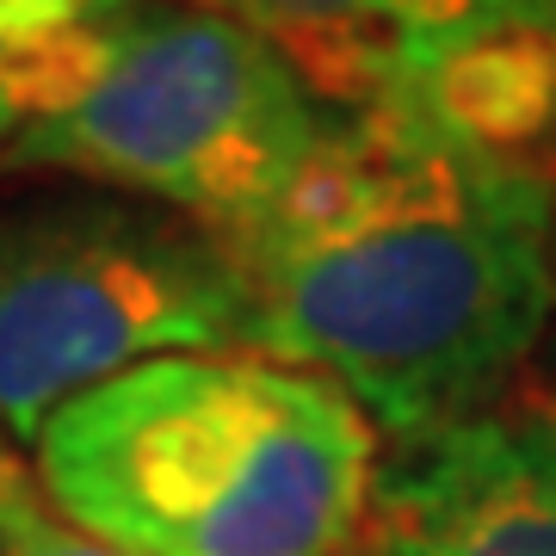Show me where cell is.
<instances>
[{
  "label": "cell",
  "mask_w": 556,
  "mask_h": 556,
  "mask_svg": "<svg viewBox=\"0 0 556 556\" xmlns=\"http://www.w3.org/2000/svg\"><path fill=\"white\" fill-rule=\"evenodd\" d=\"M328 105L254 25L192 0H130L100 25L75 100L7 142L0 167L68 174L241 241L309 167Z\"/></svg>",
  "instance_id": "3"
},
{
  "label": "cell",
  "mask_w": 556,
  "mask_h": 556,
  "mask_svg": "<svg viewBox=\"0 0 556 556\" xmlns=\"http://www.w3.org/2000/svg\"><path fill=\"white\" fill-rule=\"evenodd\" d=\"M130 0H0V155L31 118L75 100L100 56V25Z\"/></svg>",
  "instance_id": "8"
},
{
  "label": "cell",
  "mask_w": 556,
  "mask_h": 556,
  "mask_svg": "<svg viewBox=\"0 0 556 556\" xmlns=\"http://www.w3.org/2000/svg\"><path fill=\"white\" fill-rule=\"evenodd\" d=\"M236 248L130 192L0 204V427L38 445L80 390L174 353H248Z\"/></svg>",
  "instance_id": "4"
},
{
  "label": "cell",
  "mask_w": 556,
  "mask_h": 556,
  "mask_svg": "<svg viewBox=\"0 0 556 556\" xmlns=\"http://www.w3.org/2000/svg\"><path fill=\"white\" fill-rule=\"evenodd\" d=\"M56 514H50V501L38 489V470L25 464V452L13 445V433L0 427V556L31 544L38 532H50Z\"/></svg>",
  "instance_id": "9"
},
{
  "label": "cell",
  "mask_w": 556,
  "mask_h": 556,
  "mask_svg": "<svg viewBox=\"0 0 556 556\" xmlns=\"http://www.w3.org/2000/svg\"><path fill=\"white\" fill-rule=\"evenodd\" d=\"M248 353L340 383L390 445L507 402L556 309V186L390 105L328 112L298 186L229 241Z\"/></svg>",
  "instance_id": "1"
},
{
  "label": "cell",
  "mask_w": 556,
  "mask_h": 556,
  "mask_svg": "<svg viewBox=\"0 0 556 556\" xmlns=\"http://www.w3.org/2000/svg\"><path fill=\"white\" fill-rule=\"evenodd\" d=\"M7 556H124V551H112V544H100V538H87L56 519L50 532H38L31 544H20V551H7Z\"/></svg>",
  "instance_id": "10"
},
{
  "label": "cell",
  "mask_w": 556,
  "mask_h": 556,
  "mask_svg": "<svg viewBox=\"0 0 556 556\" xmlns=\"http://www.w3.org/2000/svg\"><path fill=\"white\" fill-rule=\"evenodd\" d=\"M346 556H556V408L495 402L390 445Z\"/></svg>",
  "instance_id": "5"
},
{
  "label": "cell",
  "mask_w": 556,
  "mask_h": 556,
  "mask_svg": "<svg viewBox=\"0 0 556 556\" xmlns=\"http://www.w3.org/2000/svg\"><path fill=\"white\" fill-rule=\"evenodd\" d=\"M371 105L514 167H544L556 142V0H514L420 43Z\"/></svg>",
  "instance_id": "6"
},
{
  "label": "cell",
  "mask_w": 556,
  "mask_h": 556,
  "mask_svg": "<svg viewBox=\"0 0 556 556\" xmlns=\"http://www.w3.org/2000/svg\"><path fill=\"white\" fill-rule=\"evenodd\" d=\"M273 38L328 112L371 105L396 62L514 0H192Z\"/></svg>",
  "instance_id": "7"
},
{
  "label": "cell",
  "mask_w": 556,
  "mask_h": 556,
  "mask_svg": "<svg viewBox=\"0 0 556 556\" xmlns=\"http://www.w3.org/2000/svg\"><path fill=\"white\" fill-rule=\"evenodd\" d=\"M31 452L50 514L124 556H346L383 464L340 383L254 353L130 365Z\"/></svg>",
  "instance_id": "2"
}]
</instances>
